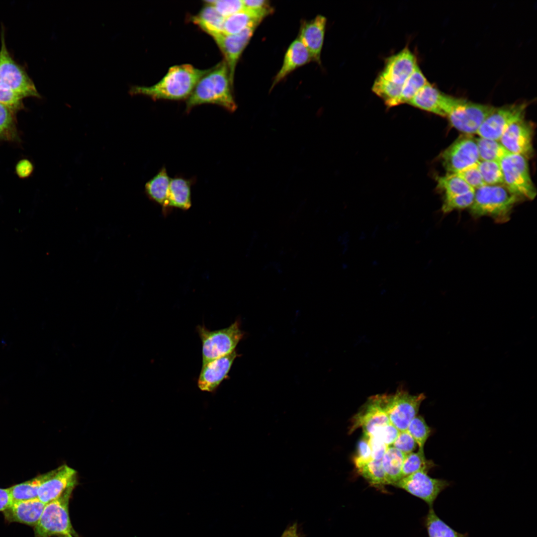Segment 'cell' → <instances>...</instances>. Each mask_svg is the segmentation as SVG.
Listing matches in <instances>:
<instances>
[{
    "label": "cell",
    "instance_id": "cell-1",
    "mask_svg": "<svg viewBox=\"0 0 537 537\" xmlns=\"http://www.w3.org/2000/svg\"><path fill=\"white\" fill-rule=\"evenodd\" d=\"M210 70L198 69L190 64L174 66L156 84L150 87L132 86L128 92L131 95H146L154 100L184 99L189 97L199 81Z\"/></svg>",
    "mask_w": 537,
    "mask_h": 537
},
{
    "label": "cell",
    "instance_id": "cell-2",
    "mask_svg": "<svg viewBox=\"0 0 537 537\" xmlns=\"http://www.w3.org/2000/svg\"><path fill=\"white\" fill-rule=\"evenodd\" d=\"M229 70L225 61L205 75L187 98L186 110L204 103L217 104L230 112L237 108L231 91Z\"/></svg>",
    "mask_w": 537,
    "mask_h": 537
},
{
    "label": "cell",
    "instance_id": "cell-3",
    "mask_svg": "<svg viewBox=\"0 0 537 537\" xmlns=\"http://www.w3.org/2000/svg\"><path fill=\"white\" fill-rule=\"evenodd\" d=\"M522 200L504 184H485L474 189L470 213L475 218L489 216L497 223H505L514 206Z\"/></svg>",
    "mask_w": 537,
    "mask_h": 537
},
{
    "label": "cell",
    "instance_id": "cell-4",
    "mask_svg": "<svg viewBox=\"0 0 537 537\" xmlns=\"http://www.w3.org/2000/svg\"><path fill=\"white\" fill-rule=\"evenodd\" d=\"M494 108L490 105L475 103L445 93L442 99L444 117L448 118L452 127L465 135L476 134L484 119Z\"/></svg>",
    "mask_w": 537,
    "mask_h": 537
},
{
    "label": "cell",
    "instance_id": "cell-5",
    "mask_svg": "<svg viewBox=\"0 0 537 537\" xmlns=\"http://www.w3.org/2000/svg\"><path fill=\"white\" fill-rule=\"evenodd\" d=\"M75 487H70L58 498L46 504L34 527L35 537H64L73 533L69 503Z\"/></svg>",
    "mask_w": 537,
    "mask_h": 537
},
{
    "label": "cell",
    "instance_id": "cell-6",
    "mask_svg": "<svg viewBox=\"0 0 537 537\" xmlns=\"http://www.w3.org/2000/svg\"><path fill=\"white\" fill-rule=\"evenodd\" d=\"M376 396L390 422L400 431L406 430L426 398L423 393L413 395L403 389H398L393 394H377Z\"/></svg>",
    "mask_w": 537,
    "mask_h": 537
},
{
    "label": "cell",
    "instance_id": "cell-7",
    "mask_svg": "<svg viewBox=\"0 0 537 537\" xmlns=\"http://www.w3.org/2000/svg\"><path fill=\"white\" fill-rule=\"evenodd\" d=\"M196 330L202 342V365L234 352L244 335L238 321L220 330L210 331L199 325Z\"/></svg>",
    "mask_w": 537,
    "mask_h": 537
},
{
    "label": "cell",
    "instance_id": "cell-8",
    "mask_svg": "<svg viewBox=\"0 0 537 537\" xmlns=\"http://www.w3.org/2000/svg\"><path fill=\"white\" fill-rule=\"evenodd\" d=\"M504 184L522 199H534L537 190L530 174L528 160L524 156L509 154L500 161Z\"/></svg>",
    "mask_w": 537,
    "mask_h": 537
},
{
    "label": "cell",
    "instance_id": "cell-9",
    "mask_svg": "<svg viewBox=\"0 0 537 537\" xmlns=\"http://www.w3.org/2000/svg\"><path fill=\"white\" fill-rule=\"evenodd\" d=\"M0 82L10 88L23 98L41 97L34 82L24 67L14 60L8 51L5 44L3 28H2L1 32Z\"/></svg>",
    "mask_w": 537,
    "mask_h": 537
},
{
    "label": "cell",
    "instance_id": "cell-10",
    "mask_svg": "<svg viewBox=\"0 0 537 537\" xmlns=\"http://www.w3.org/2000/svg\"><path fill=\"white\" fill-rule=\"evenodd\" d=\"M528 103L523 101L495 107L484 119L476 134L479 137L499 141L510 125L524 118Z\"/></svg>",
    "mask_w": 537,
    "mask_h": 537
},
{
    "label": "cell",
    "instance_id": "cell-11",
    "mask_svg": "<svg viewBox=\"0 0 537 537\" xmlns=\"http://www.w3.org/2000/svg\"><path fill=\"white\" fill-rule=\"evenodd\" d=\"M441 159L448 174H456L477 165L480 159L476 139L469 135L459 137L443 152Z\"/></svg>",
    "mask_w": 537,
    "mask_h": 537
},
{
    "label": "cell",
    "instance_id": "cell-12",
    "mask_svg": "<svg viewBox=\"0 0 537 537\" xmlns=\"http://www.w3.org/2000/svg\"><path fill=\"white\" fill-rule=\"evenodd\" d=\"M428 472L419 471L402 478L393 486L402 489L410 494L422 499L430 508L439 495L450 486V483L445 479L432 478Z\"/></svg>",
    "mask_w": 537,
    "mask_h": 537
},
{
    "label": "cell",
    "instance_id": "cell-13",
    "mask_svg": "<svg viewBox=\"0 0 537 537\" xmlns=\"http://www.w3.org/2000/svg\"><path fill=\"white\" fill-rule=\"evenodd\" d=\"M533 126L523 118L512 123L499 141L510 154L520 155L527 160L533 155Z\"/></svg>",
    "mask_w": 537,
    "mask_h": 537
},
{
    "label": "cell",
    "instance_id": "cell-14",
    "mask_svg": "<svg viewBox=\"0 0 537 537\" xmlns=\"http://www.w3.org/2000/svg\"><path fill=\"white\" fill-rule=\"evenodd\" d=\"M257 27H249L236 34L219 33L212 36L225 56L231 85L236 65Z\"/></svg>",
    "mask_w": 537,
    "mask_h": 537
},
{
    "label": "cell",
    "instance_id": "cell-15",
    "mask_svg": "<svg viewBox=\"0 0 537 537\" xmlns=\"http://www.w3.org/2000/svg\"><path fill=\"white\" fill-rule=\"evenodd\" d=\"M239 355L235 350L231 354L215 359L202 365L197 380V385L201 391L214 392L221 383L228 378L234 360Z\"/></svg>",
    "mask_w": 537,
    "mask_h": 537
},
{
    "label": "cell",
    "instance_id": "cell-16",
    "mask_svg": "<svg viewBox=\"0 0 537 537\" xmlns=\"http://www.w3.org/2000/svg\"><path fill=\"white\" fill-rule=\"evenodd\" d=\"M390 423L389 419L380 406L377 397H369L352 419L349 433L361 428L363 434H372L378 427Z\"/></svg>",
    "mask_w": 537,
    "mask_h": 537
},
{
    "label": "cell",
    "instance_id": "cell-17",
    "mask_svg": "<svg viewBox=\"0 0 537 537\" xmlns=\"http://www.w3.org/2000/svg\"><path fill=\"white\" fill-rule=\"evenodd\" d=\"M418 66L415 56L406 47L386 59L379 76L395 84L403 85Z\"/></svg>",
    "mask_w": 537,
    "mask_h": 537
},
{
    "label": "cell",
    "instance_id": "cell-18",
    "mask_svg": "<svg viewBox=\"0 0 537 537\" xmlns=\"http://www.w3.org/2000/svg\"><path fill=\"white\" fill-rule=\"evenodd\" d=\"M77 471L63 465L54 469L53 475L40 486L38 498L45 504L61 496L67 489L75 487Z\"/></svg>",
    "mask_w": 537,
    "mask_h": 537
},
{
    "label": "cell",
    "instance_id": "cell-19",
    "mask_svg": "<svg viewBox=\"0 0 537 537\" xmlns=\"http://www.w3.org/2000/svg\"><path fill=\"white\" fill-rule=\"evenodd\" d=\"M326 23V18L320 15L310 21L303 22L298 38L309 51L312 60L318 64L321 63Z\"/></svg>",
    "mask_w": 537,
    "mask_h": 537
},
{
    "label": "cell",
    "instance_id": "cell-20",
    "mask_svg": "<svg viewBox=\"0 0 537 537\" xmlns=\"http://www.w3.org/2000/svg\"><path fill=\"white\" fill-rule=\"evenodd\" d=\"M45 504L38 498L12 502L3 511L9 522H17L35 527L38 523Z\"/></svg>",
    "mask_w": 537,
    "mask_h": 537
},
{
    "label": "cell",
    "instance_id": "cell-21",
    "mask_svg": "<svg viewBox=\"0 0 537 537\" xmlns=\"http://www.w3.org/2000/svg\"><path fill=\"white\" fill-rule=\"evenodd\" d=\"M312 60L311 55L305 46L298 38L295 39L288 47L282 66L275 75L270 90H271L292 71Z\"/></svg>",
    "mask_w": 537,
    "mask_h": 537
},
{
    "label": "cell",
    "instance_id": "cell-22",
    "mask_svg": "<svg viewBox=\"0 0 537 537\" xmlns=\"http://www.w3.org/2000/svg\"><path fill=\"white\" fill-rule=\"evenodd\" d=\"M273 12V9L255 10L244 8L224 19L223 33L233 35L252 26L257 27L261 21Z\"/></svg>",
    "mask_w": 537,
    "mask_h": 537
},
{
    "label": "cell",
    "instance_id": "cell-23",
    "mask_svg": "<svg viewBox=\"0 0 537 537\" xmlns=\"http://www.w3.org/2000/svg\"><path fill=\"white\" fill-rule=\"evenodd\" d=\"M438 89L429 82L408 103L422 110L444 117L442 110L443 95Z\"/></svg>",
    "mask_w": 537,
    "mask_h": 537
},
{
    "label": "cell",
    "instance_id": "cell-24",
    "mask_svg": "<svg viewBox=\"0 0 537 537\" xmlns=\"http://www.w3.org/2000/svg\"><path fill=\"white\" fill-rule=\"evenodd\" d=\"M191 205V181L182 178L171 179L167 207L186 210Z\"/></svg>",
    "mask_w": 537,
    "mask_h": 537
},
{
    "label": "cell",
    "instance_id": "cell-25",
    "mask_svg": "<svg viewBox=\"0 0 537 537\" xmlns=\"http://www.w3.org/2000/svg\"><path fill=\"white\" fill-rule=\"evenodd\" d=\"M405 454L392 446H389L381 461L386 485H393L402 478V468Z\"/></svg>",
    "mask_w": 537,
    "mask_h": 537
},
{
    "label": "cell",
    "instance_id": "cell-26",
    "mask_svg": "<svg viewBox=\"0 0 537 537\" xmlns=\"http://www.w3.org/2000/svg\"><path fill=\"white\" fill-rule=\"evenodd\" d=\"M224 19L212 5L206 4L197 15L192 16L191 20L212 37L223 33Z\"/></svg>",
    "mask_w": 537,
    "mask_h": 537
},
{
    "label": "cell",
    "instance_id": "cell-27",
    "mask_svg": "<svg viewBox=\"0 0 537 537\" xmlns=\"http://www.w3.org/2000/svg\"><path fill=\"white\" fill-rule=\"evenodd\" d=\"M170 180L166 168L163 167L145 185V191L150 198L164 208L167 207Z\"/></svg>",
    "mask_w": 537,
    "mask_h": 537
},
{
    "label": "cell",
    "instance_id": "cell-28",
    "mask_svg": "<svg viewBox=\"0 0 537 537\" xmlns=\"http://www.w3.org/2000/svg\"><path fill=\"white\" fill-rule=\"evenodd\" d=\"M54 472V469L8 488L12 501L38 498V492L40 486L50 477Z\"/></svg>",
    "mask_w": 537,
    "mask_h": 537
},
{
    "label": "cell",
    "instance_id": "cell-29",
    "mask_svg": "<svg viewBox=\"0 0 537 537\" xmlns=\"http://www.w3.org/2000/svg\"><path fill=\"white\" fill-rule=\"evenodd\" d=\"M402 87L403 85L395 84L378 75L372 85V90L383 100L387 107H392L400 104Z\"/></svg>",
    "mask_w": 537,
    "mask_h": 537
},
{
    "label": "cell",
    "instance_id": "cell-30",
    "mask_svg": "<svg viewBox=\"0 0 537 537\" xmlns=\"http://www.w3.org/2000/svg\"><path fill=\"white\" fill-rule=\"evenodd\" d=\"M438 188L444 193V198L474 191L461 178L455 174H447L436 178Z\"/></svg>",
    "mask_w": 537,
    "mask_h": 537
},
{
    "label": "cell",
    "instance_id": "cell-31",
    "mask_svg": "<svg viewBox=\"0 0 537 537\" xmlns=\"http://www.w3.org/2000/svg\"><path fill=\"white\" fill-rule=\"evenodd\" d=\"M425 524L429 537H469L467 534H461L449 526L436 514L433 507L429 508Z\"/></svg>",
    "mask_w": 537,
    "mask_h": 537
},
{
    "label": "cell",
    "instance_id": "cell-32",
    "mask_svg": "<svg viewBox=\"0 0 537 537\" xmlns=\"http://www.w3.org/2000/svg\"><path fill=\"white\" fill-rule=\"evenodd\" d=\"M476 139L480 161L500 162L509 154L499 141L481 137Z\"/></svg>",
    "mask_w": 537,
    "mask_h": 537
},
{
    "label": "cell",
    "instance_id": "cell-33",
    "mask_svg": "<svg viewBox=\"0 0 537 537\" xmlns=\"http://www.w3.org/2000/svg\"><path fill=\"white\" fill-rule=\"evenodd\" d=\"M436 466L433 460L426 458L424 450L412 452L405 455L402 468V478L419 471L428 472Z\"/></svg>",
    "mask_w": 537,
    "mask_h": 537
},
{
    "label": "cell",
    "instance_id": "cell-34",
    "mask_svg": "<svg viewBox=\"0 0 537 537\" xmlns=\"http://www.w3.org/2000/svg\"><path fill=\"white\" fill-rule=\"evenodd\" d=\"M357 469L371 486L383 489L387 485L381 460L372 459Z\"/></svg>",
    "mask_w": 537,
    "mask_h": 537
},
{
    "label": "cell",
    "instance_id": "cell-35",
    "mask_svg": "<svg viewBox=\"0 0 537 537\" xmlns=\"http://www.w3.org/2000/svg\"><path fill=\"white\" fill-rule=\"evenodd\" d=\"M15 114L0 103V140L19 141Z\"/></svg>",
    "mask_w": 537,
    "mask_h": 537
},
{
    "label": "cell",
    "instance_id": "cell-36",
    "mask_svg": "<svg viewBox=\"0 0 537 537\" xmlns=\"http://www.w3.org/2000/svg\"><path fill=\"white\" fill-rule=\"evenodd\" d=\"M428 83L427 79L418 66L403 85L400 97V104L408 103Z\"/></svg>",
    "mask_w": 537,
    "mask_h": 537
},
{
    "label": "cell",
    "instance_id": "cell-37",
    "mask_svg": "<svg viewBox=\"0 0 537 537\" xmlns=\"http://www.w3.org/2000/svg\"><path fill=\"white\" fill-rule=\"evenodd\" d=\"M500 162L479 161L478 169L486 185L504 184Z\"/></svg>",
    "mask_w": 537,
    "mask_h": 537
},
{
    "label": "cell",
    "instance_id": "cell-38",
    "mask_svg": "<svg viewBox=\"0 0 537 537\" xmlns=\"http://www.w3.org/2000/svg\"><path fill=\"white\" fill-rule=\"evenodd\" d=\"M406 430L415 440L419 450H424V447L432 433L431 428L421 415L416 416L409 423Z\"/></svg>",
    "mask_w": 537,
    "mask_h": 537
},
{
    "label": "cell",
    "instance_id": "cell-39",
    "mask_svg": "<svg viewBox=\"0 0 537 537\" xmlns=\"http://www.w3.org/2000/svg\"><path fill=\"white\" fill-rule=\"evenodd\" d=\"M23 97L0 82V103L14 114L24 108Z\"/></svg>",
    "mask_w": 537,
    "mask_h": 537
},
{
    "label": "cell",
    "instance_id": "cell-40",
    "mask_svg": "<svg viewBox=\"0 0 537 537\" xmlns=\"http://www.w3.org/2000/svg\"><path fill=\"white\" fill-rule=\"evenodd\" d=\"M474 196V190L463 194L444 198L442 210L444 213H447L455 210L469 208L473 203Z\"/></svg>",
    "mask_w": 537,
    "mask_h": 537
},
{
    "label": "cell",
    "instance_id": "cell-41",
    "mask_svg": "<svg viewBox=\"0 0 537 537\" xmlns=\"http://www.w3.org/2000/svg\"><path fill=\"white\" fill-rule=\"evenodd\" d=\"M205 4L212 5L217 11L224 18L244 8L241 0H205Z\"/></svg>",
    "mask_w": 537,
    "mask_h": 537
},
{
    "label": "cell",
    "instance_id": "cell-42",
    "mask_svg": "<svg viewBox=\"0 0 537 537\" xmlns=\"http://www.w3.org/2000/svg\"><path fill=\"white\" fill-rule=\"evenodd\" d=\"M357 449L354 462L355 467L358 469L372 460L368 438L365 435L363 434L362 437L358 442Z\"/></svg>",
    "mask_w": 537,
    "mask_h": 537
},
{
    "label": "cell",
    "instance_id": "cell-43",
    "mask_svg": "<svg viewBox=\"0 0 537 537\" xmlns=\"http://www.w3.org/2000/svg\"><path fill=\"white\" fill-rule=\"evenodd\" d=\"M399 432L400 431L390 422L378 427L370 435L377 438L389 447L395 441Z\"/></svg>",
    "mask_w": 537,
    "mask_h": 537
},
{
    "label": "cell",
    "instance_id": "cell-44",
    "mask_svg": "<svg viewBox=\"0 0 537 537\" xmlns=\"http://www.w3.org/2000/svg\"><path fill=\"white\" fill-rule=\"evenodd\" d=\"M477 165L478 164L455 174L461 178L473 189L485 185Z\"/></svg>",
    "mask_w": 537,
    "mask_h": 537
},
{
    "label": "cell",
    "instance_id": "cell-45",
    "mask_svg": "<svg viewBox=\"0 0 537 537\" xmlns=\"http://www.w3.org/2000/svg\"><path fill=\"white\" fill-rule=\"evenodd\" d=\"M405 455L413 452L416 448L417 443L407 430L400 431L395 441L392 445Z\"/></svg>",
    "mask_w": 537,
    "mask_h": 537
},
{
    "label": "cell",
    "instance_id": "cell-46",
    "mask_svg": "<svg viewBox=\"0 0 537 537\" xmlns=\"http://www.w3.org/2000/svg\"><path fill=\"white\" fill-rule=\"evenodd\" d=\"M365 435L368 438L371 452L372 459L377 460H381L388 446L374 436Z\"/></svg>",
    "mask_w": 537,
    "mask_h": 537
},
{
    "label": "cell",
    "instance_id": "cell-47",
    "mask_svg": "<svg viewBox=\"0 0 537 537\" xmlns=\"http://www.w3.org/2000/svg\"><path fill=\"white\" fill-rule=\"evenodd\" d=\"M33 169L32 163L26 159L19 161L15 166L16 175L21 179L29 177L32 174Z\"/></svg>",
    "mask_w": 537,
    "mask_h": 537
},
{
    "label": "cell",
    "instance_id": "cell-48",
    "mask_svg": "<svg viewBox=\"0 0 537 537\" xmlns=\"http://www.w3.org/2000/svg\"><path fill=\"white\" fill-rule=\"evenodd\" d=\"M244 8L255 10H266L273 9L269 1L266 0H243Z\"/></svg>",
    "mask_w": 537,
    "mask_h": 537
},
{
    "label": "cell",
    "instance_id": "cell-49",
    "mask_svg": "<svg viewBox=\"0 0 537 537\" xmlns=\"http://www.w3.org/2000/svg\"><path fill=\"white\" fill-rule=\"evenodd\" d=\"M12 502L8 488H0V511L3 512Z\"/></svg>",
    "mask_w": 537,
    "mask_h": 537
},
{
    "label": "cell",
    "instance_id": "cell-50",
    "mask_svg": "<svg viewBox=\"0 0 537 537\" xmlns=\"http://www.w3.org/2000/svg\"><path fill=\"white\" fill-rule=\"evenodd\" d=\"M281 537H299L297 533V525L293 524L285 530Z\"/></svg>",
    "mask_w": 537,
    "mask_h": 537
},
{
    "label": "cell",
    "instance_id": "cell-51",
    "mask_svg": "<svg viewBox=\"0 0 537 537\" xmlns=\"http://www.w3.org/2000/svg\"><path fill=\"white\" fill-rule=\"evenodd\" d=\"M64 537H73V536H72V535H69L65 536Z\"/></svg>",
    "mask_w": 537,
    "mask_h": 537
}]
</instances>
